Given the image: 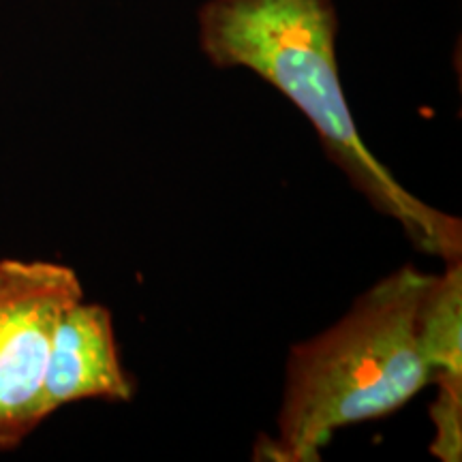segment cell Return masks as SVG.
<instances>
[{
    "instance_id": "4",
    "label": "cell",
    "mask_w": 462,
    "mask_h": 462,
    "mask_svg": "<svg viewBox=\"0 0 462 462\" xmlns=\"http://www.w3.org/2000/svg\"><path fill=\"white\" fill-rule=\"evenodd\" d=\"M135 390V379L120 357L112 310L84 298L73 302L51 334L43 379L48 418L58 409L82 401L131 402Z\"/></svg>"
},
{
    "instance_id": "3",
    "label": "cell",
    "mask_w": 462,
    "mask_h": 462,
    "mask_svg": "<svg viewBox=\"0 0 462 462\" xmlns=\"http://www.w3.org/2000/svg\"><path fill=\"white\" fill-rule=\"evenodd\" d=\"M82 298V281L65 263L0 259V452H14L48 420L51 334Z\"/></svg>"
},
{
    "instance_id": "6",
    "label": "cell",
    "mask_w": 462,
    "mask_h": 462,
    "mask_svg": "<svg viewBox=\"0 0 462 462\" xmlns=\"http://www.w3.org/2000/svg\"><path fill=\"white\" fill-rule=\"evenodd\" d=\"M437 398L430 404L435 437L430 454L441 462L462 458V377H435Z\"/></svg>"
},
{
    "instance_id": "1",
    "label": "cell",
    "mask_w": 462,
    "mask_h": 462,
    "mask_svg": "<svg viewBox=\"0 0 462 462\" xmlns=\"http://www.w3.org/2000/svg\"><path fill=\"white\" fill-rule=\"evenodd\" d=\"M334 0H208L198 11L199 48L218 69H248L309 120L323 152L415 248L462 262V223L437 210L371 152L340 84Z\"/></svg>"
},
{
    "instance_id": "5",
    "label": "cell",
    "mask_w": 462,
    "mask_h": 462,
    "mask_svg": "<svg viewBox=\"0 0 462 462\" xmlns=\"http://www.w3.org/2000/svg\"><path fill=\"white\" fill-rule=\"evenodd\" d=\"M418 330L432 374L462 377V262L446 263L441 274H429L420 298Z\"/></svg>"
},
{
    "instance_id": "2",
    "label": "cell",
    "mask_w": 462,
    "mask_h": 462,
    "mask_svg": "<svg viewBox=\"0 0 462 462\" xmlns=\"http://www.w3.org/2000/svg\"><path fill=\"white\" fill-rule=\"evenodd\" d=\"M426 279L415 265H401L328 330L291 346L276 435L259 437L253 458L319 460L334 432L388 418L432 383L418 330Z\"/></svg>"
}]
</instances>
